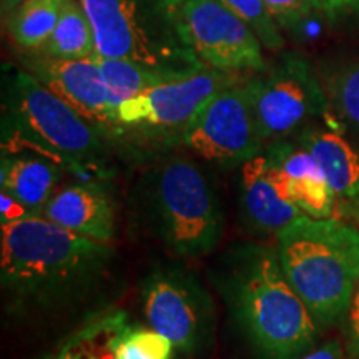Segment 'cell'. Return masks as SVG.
Masks as SVG:
<instances>
[{"instance_id": "obj_1", "label": "cell", "mask_w": 359, "mask_h": 359, "mask_svg": "<svg viewBox=\"0 0 359 359\" xmlns=\"http://www.w3.org/2000/svg\"><path fill=\"white\" fill-rule=\"evenodd\" d=\"M109 243L80 236L45 217L2 223V290L22 306H50L88 293L114 262Z\"/></svg>"}, {"instance_id": "obj_2", "label": "cell", "mask_w": 359, "mask_h": 359, "mask_svg": "<svg viewBox=\"0 0 359 359\" xmlns=\"http://www.w3.org/2000/svg\"><path fill=\"white\" fill-rule=\"evenodd\" d=\"M217 286L262 359H299L320 326L283 273L276 246L238 245L224 255Z\"/></svg>"}, {"instance_id": "obj_3", "label": "cell", "mask_w": 359, "mask_h": 359, "mask_svg": "<svg viewBox=\"0 0 359 359\" xmlns=\"http://www.w3.org/2000/svg\"><path fill=\"white\" fill-rule=\"evenodd\" d=\"M4 151H37L79 178H103L105 133L24 69L4 80Z\"/></svg>"}, {"instance_id": "obj_4", "label": "cell", "mask_w": 359, "mask_h": 359, "mask_svg": "<svg viewBox=\"0 0 359 359\" xmlns=\"http://www.w3.org/2000/svg\"><path fill=\"white\" fill-rule=\"evenodd\" d=\"M283 273L320 327L343 320L359 283V228L302 215L276 233Z\"/></svg>"}, {"instance_id": "obj_5", "label": "cell", "mask_w": 359, "mask_h": 359, "mask_svg": "<svg viewBox=\"0 0 359 359\" xmlns=\"http://www.w3.org/2000/svg\"><path fill=\"white\" fill-rule=\"evenodd\" d=\"M93 27L97 57L118 58L173 74L205 65L187 42V0H80Z\"/></svg>"}, {"instance_id": "obj_6", "label": "cell", "mask_w": 359, "mask_h": 359, "mask_svg": "<svg viewBox=\"0 0 359 359\" xmlns=\"http://www.w3.org/2000/svg\"><path fill=\"white\" fill-rule=\"evenodd\" d=\"M143 203L154 233L178 257L201 258L222 241L224 213L217 187L187 156L161 160L145 175Z\"/></svg>"}, {"instance_id": "obj_7", "label": "cell", "mask_w": 359, "mask_h": 359, "mask_svg": "<svg viewBox=\"0 0 359 359\" xmlns=\"http://www.w3.org/2000/svg\"><path fill=\"white\" fill-rule=\"evenodd\" d=\"M246 85L264 143L293 137L330 114L320 75L294 52L281 53L264 70L248 75Z\"/></svg>"}, {"instance_id": "obj_8", "label": "cell", "mask_w": 359, "mask_h": 359, "mask_svg": "<svg viewBox=\"0 0 359 359\" xmlns=\"http://www.w3.org/2000/svg\"><path fill=\"white\" fill-rule=\"evenodd\" d=\"M142 308L148 325L185 354L210 346L215 304L201 281L180 266L156 268L142 283Z\"/></svg>"}, {"instance_id": "obj_9", "label": "cell", "mask_w": 359, "mask_h": 359, "mask_svg": "<svg viewBox=\"0 0 359 359\" xmlns=\"http://www.w3.org/2000/svg\"><path fill=\"white\" fill-rule=\"evenodd\" d=\"M246 79L215 93L182 132L188 150L222 168H240L264 148Z\"/></svg>"}, {"instance_id": "obj_10", "label": "cell", "mask_w": 359, "mask_h": 359, "mask_svg": "<svg viewBox=\"0 0 359 359\" xmlns=\"http://www.w3.org/2000/svg\"><path fill=\"white\" fill-rule=\"evenodd\" d=\"M182 15L187 42L205 67L245 75L266 69L257 34L218 0H187Z\"/></svg>"}, {"instance_id": "obj_11", "label": "cell", "mask_w": 359, "mask_h": 359, "mask_svg": "<svg viewBox=\"0 0 359 359\" xmlns=\"http://www.w3.org/2000/svg\"><path fill=\"white\" fill-rule=\"evenodd\" d=\"M246 77L245 74L205 67L195 74L155 85L123 102L116 109V122L123 128L178 130L182 133L215 93Z\"/></svg>"}, {"instance_id": "obj_12", "label": "cell", "mask_w": 359, "mask_h": 359, "mask_svg": "<svg viewBox=\"0 0 359 359\" xmlns=\"http://www.w3.org/2000/svg\"><path fill=\"white\" fill-rule=\"evenodd\" d=\"M24 70L32 74L50 92L69 103L83 118L111 133L120 128L109 100V88L97 57L64 60L39 52H24Z\"/></svg>"}, {"instance_id": "obj_13", "label": "cell", "mask_w": 359, "mask_h": 359, "mask_svg": "<svg viewBox=\"0 0 359 359\" xmlns=\"http://www.w3.org/2000/svg\"><path fill=\"white\" fill-rule=\"evenodd\" d=\"M42 217L80 236L110 243L115 236V201L97 178H79L58 187L43 206Z\"/></svg>"}, {"instance_id": "obj_14", "label": "cell", "mask_w": 359, "mask_h": 359, "mask_svg": "<svg viewBox=\"0 0 359 359\" xmlns=\"http://www.w3.org/2000/svg\"><path fill=\"white\" fill-rule=\"evenodd\" d=\"M240 210L245 226L257 236L275 235L304 215L285 200L269 177L263 151L240 167Z\"/></svg>"}, {"instance_id": "obj_15", "label": "cell", "mask_w": 359, "mask_h": 359, "mask_svg": "<svg viewBox=\"0 0 359 359\" xmlns=\"http://www.w3.org/2000/svg\"><path fill=\"white\" fill-rule=\"evenodd\" d=\"M299 145L316 158L336 193L338 203L359 196V143L339 127L313 122L293 135Z\"/></svg>"}, {"instance_id": "obj_16", "label": "cell", "mask_w": 359, "mask_h": 359, "mask_svg": "<svg viewBox=\"0 0 359 359\" xmlns=\"http://www.w3.org/2000/svg\"><path fill=\"white\" fill-rule=\"evenodd\" d=\"M64 167L47 156L30 150L2 151L0 187L2 193L42 217L43 206L60 187Z\"/></svg>"}, {"instance_id": "obj_17", "label": "cell", "mask_w": 359, "mask_h": 359, "mask_svg": "<svg viewBox=\"0 0 359 359\" xmlns=\"http://www.w3.org/2000/svg\"><path fill=\"white\" fill-rule=\"evenodd\" d=\"M330 114L344 133L359 143V57L325 64L320 70Z\"/></svg>"}, {"instance_id": "obj_18", "label": "cell", "mask_w": 359, "mask_h": 359, "mask_svg": "<svg viewBox=\"0 0 359 359\" xmlns=\"http://www.w3.org/2000/svg\"><path fill=\"white\" fill-rule=\"evenodd\" d=\"M39 53L64 60L97 57L95 34L80 0H65L55 30Z\"/></svg>"}, {"instance_id": "obj_19", "label": "cell", "mask_w": 359, "mask_h": 359, "mask_svg": "<svg viewBox=\"0 0 359 359\" xmlns=\"http://www.w3.org/2000/svg\"><path fill=\"white\" fill-rule=\"evenodd\" d=\"M65 0H29L12 11L2 24L22 52H39L55 30Z\"/></svg>"}, {"instance_id": "obj_20", "label": "cell", "mask_w": 359, "mask_h": 359, "mask_svg": "<svg viewBox=\"0 0 359 359\" xmlns=\"http://www.w3.org/2000/svg\"><path fill=\"white\" fill-rule=\"evenodd\" d=\"M97 60L100 64L107 88H109L110 107L115 115L116 109L123 102L137 97L138 93L158 83L168 82V80L185 77L183 74H173V72L154 69V67L140 65L128 60H118V58L97 57Z\"/></svg>"}, {"instance_id": "obj_21", "label": "cell", "mask_w": 359, "mask_h": 359, "mask_svg": "<svg viewBox=\"0 0 359 359\" xmlns=\"http://www.w3.org/2000/svg\"><path fill=\"white\" fill-rule=\"evenodd\" d=\"M127 326L123 313L88 323L60 349L64 359H116V341Z\"/></svg>"}, {"instance_id": "obj_22", "label": "cell", "mask_w": 359, "mask_h": 359, "mask_svg": "<svg viewBox=\"0 0 359 359\" xmlns=\"http://www.w3.org/2000/svg\"><path fill=\"white\" fill-rule=\"evenodd\" d=\"M283 195L311 218H333L338 203L325 175L288 180L283 187Z\"/></svg>"}, {"instance_id": "obj_23", "label": "cell", "mask_w": 359, "mask_h": 359, "mask_svg": "<svg viewBox=\"0 0 359 359\" xmlns=\"http://www.w3.org/2000/svg\"><path fill=\"white\" fill-rule=\"evenodd\" d=\"M228 11L235 13L257 34L263 48L269 52H280L285 47L283 30L269 13L263 0H218Z\"/></svg>"}, {"instance_id": "obj_24", "label": "cell", "mask_w": 359, "mask_h": 359, "mask_svg": "<svg viewBox=\"0 0 359 359\" xmlns=\"http://www.w3.org/2000/svg\"><path fill=\"white\" fill-rule=\"evenodd\" d=\"M175 344L154 327L125 326L116 341V359H172Z\"/></svg>"}, {"instance_id": "obj_25", "label": "cell", "mask_w": 359, "mask_h": 359, "mask_svg": "<svg viewBox=\"0 0 359 359\" xmlns=\"http://www.w3.org/2000/svg\"><path fill=\"white\" fill-rule=\"evenodd\" d=\"M281 30L293 32L299 29L311 13L321 12L320 0H263Z\"/></svg>"}, {"instance_id": "obj_26", "label": "cell", "mask_w": 359, "mask_h": 359, "mask_svg": "<svg viewBox=\"0 0 359 359\" xmlns=\"http://www.w3.org/2000/svg\"><path fill=\"white\" fill-rule=\"evenodd\" d=\"M344 336L349 359H359V283L354 290L351 303L344 314Z\"/></svg>"}, {"instance_id": "obj_27", "label": "cell", "mask_w": 359, "mask_h": 359, "mask_svg": "<svg viewBox=\"0 0 359 359\" xmlns=\"http://www.w3.org/2000/svg\"><path fill=\"white\" fill-rule=\"evenodd\" d=\"M321 12L330 19H341V17L359 13V0H320Z\"/></svg>"}, {"instance_id": "obj_28", "label": "cell", "mask_w": 359, "mask_h": 359, "mask_svg": "<svg viewBox=\"0 0 359 359\" xmlns=\"http://www.w3.org/2000/svg\"><path fill=\"white\" fill-rule=\"evenodd\" d=\"M2 223L15 222V219H22L27 217H37V215H32L25 206L17 203L15 200L11 198V196L2 193Z\"/></svg>"}, {"instance_id": "obj_29", "label": "cell", "mask_w": 359, "mask_h": 359, "mask_svg": "<svg viewBox=\"0 0 359 359\" xmlns=\"http://www.w3.org/2000/svg\"><path fill=\"white\" fill-rule=\"evenodd\" d=\"M299 359H344V351L338 339H331L323 346L303 354Z\"/></svg>"}, {"instance_id": "obj_30", "label": "cell", "mask_w": 359, "mask_h": 359, "mask_svg": "<svg viewBox=\"0 0 359 359\" xmlns=\"http://www.w3.org/2000/svg\"><path fill=\"white\" fill-rule=\"evenodd\" d=\"M336 205H338V203H336ZM341 206H343L344 215L351 218L354 224H356V228H359V196H356V198H353L349 201H343Z\"/></svg>"}, {"instance_id": "obj_31", "label": "cell", "mask_w": 359, "mask_h": 359, "mask_svg": "<svg viewBox=\"0 0 359 359\" xmlns=\"http://www.w3.org/2000/svg\"><path fill=\"white\" fill-rule=\"evenodd\" d=\"M25 2H29V0H0V12H2V19H6L8 13L15 11L17 7Z\"/></svg>"}, {"instance_id": "obj_32", "label": "cell", "mask_w": 359, "mask_h": 359, "mask_svg": "<svg viewBox=\"0 0 359 359\" xmlns=\"http://www.w3.org/2000/svg\"><path fill=\"white\" fill-rule=\"evenodd\" d=\"M55 359H64V356H62V354H60V353H58V356H57Z\"/></svg>"}]
</instances>
